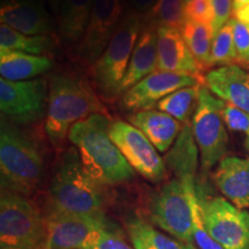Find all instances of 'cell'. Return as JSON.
<instances>
[{"label": "cell", "mask_w": 249, "mask_h": 249, "mask_svg": "<svg viewBox=\"0 0 249 249\" xmlns=\"http://www.w3.org/2000/svg\"><path fill=\"white\" fill-rule=\"evenodd\" d=\"M108 134L135 172L155 183L166 179L167 171L163 158L139 128L123 120L111 121Z\"/></svg>", "instance_id": "obj_10"}, {"label": "cell", "mask_w": 249, "mask_h": 249, "mask_svg": "<svg viewBox=\"0 0 249 249\" xmlns=\"http://www.w3.org/2000/svg\"><path fill=\"white\" fill-rule=\"evenodd\" d=\"M127 229L130 236L141 239L151 249H185L183 242L165 235L141 218L135 217L130 219L127 223Z\"/></svg>", "instance_id": "obj_28"}, {"label": "cell", "mask_w": 249, "mask_h": 249, "mask_svg": "<svg viewBox=\"0 0 249 249\" xmlns=\"http://www.w3.org/2000/svg\"><path fill=\"white\" fill-rule=\"evenodd\" d=\"M205 87L219 97L249 114V73L238 65H229L209 71Z\"/></svg>", "instance_id": "obj_17"}, {"label": "cell", "mask_w": 249, "mask_h": 249, "mask_svg": "<svg viewBox=\"0 0 249 249\" xmlns=\"http://www.w3.org/2000/svg\"><path fill=\"white\" fill-rule=\"evenodd\" d=\"M51 40L46 36H28L1 24L0 26V52L14 51L40 55L48 51Z\"/></svg>", "instance_id": "obj_25"}, {"label": "cell", "mask_w": 249, "mask_h": 249, "mask_svg": "<svg viewBox=\"0 0 249 249\" xmlns=\"http://www.w3.org/2000/svg\"><path fill=\"white\" fill-rule=\"evenodd\" d=\"M93 0H65L59 11V33L68 44L81 43L88 27Z\"/></svg>", "instance_id": "obj_22"}, {"label": "cell", "mask_w": 249, "mask_h": 249, "mask_svg": "<svg viewBox=\"0 0 249 249\" xmlns=\"http://www.w3.org/2000/svg\"><path fill=\"white\" fill-rule=\"evenodd\" d=\"M53 66L51 59L21 52H0V75L8 81H29L46 73Z\"/></svg>", "instance_id": "obj_21"}, {"label": "cell", "mask_w": 249, "mask_h": 249, "mask_svg": "<svg viewBox=\"0 0 249 249\" xmlns=\"http://www.w3.org/2000/svg\"><path fill=\"white\" fill-rule=\"evenodd\" d=\"M238 61L233 40V23L232 18L213 36L211 46L210 67L229 66Z\"/></svg>", "instance_id": "obj_29"}, {"label": "cell", "mask_w": 249, "mask_h": 249, "mask_svg": "<svg viewBox=\"0 0 249 249\" xmlns=\"http://www.w3.org/2000/svg\"><path fill=\"white\" fill-rule=\"evenodd\" d=\"M64 1L65 0H48V2L51 5V7L53 8V11L55 12V13H59V11H60Z\"/></svg>", "instance_id": "obj_39"}, {"label": "cell", "mask_w": 249, "mask_h": 249, "mask_svg": "<svg viewBox=\"0 0 249 249\" xmlns=\"http://www.w3.org/2000/svg\"><path fill=\"white\" fill-rule=\"evenodd\" d=\"M249 5V0H233V13Z\"/></svg>", "instance_id": "obj_38"}, {"label": "cell", "mask_w": 249, "mask_h": 249, "mask_svg": "<svg viewBox=\"0 0 249 249\" xmlns=\"http://www.w3.org/2000/svg\"><path fill=\"white\" fill-rule=\"evenodd\" d=\"M130 239H132V244H133L134 249H151L147 244H145L144 241H142L141 239L136 238V236H130Z\"/></svg>", "instance_id": "obj_37"}, {"label": "cell", "mask_w": 249, "mask_h": 249, "mask_svg": "<svg viewBox=\"0 0 249 249\" xmlns=\"http://www.w3.org/2000/svg\"><path fill=\"white\" fill-rule=\"evenodd\" d=\"M0 249H23V248H18V247H14V246H7V245H0Z\"/></svg>", "instance_id": "obj_40"}, {"label": "cell", "mask_w": 249, "mask_h": 249, "mask_svg": "<svg viewBox=\"0 0 249 249\" xmlns=\"http://www.w3.org/2000/svg\"><path fill=\"white\" fill-rule=\"evenodd\" d=\"M44 174V160L33 140L1 123L0 128V180L1 191L30 196Z\"/></svg>", "instance_id": "obj_4"}, {"label": "cell", "mask_w": 249, "mask_h": 249, "mask_svg": "<svg viewBox=\"0 0 249 249\" xmlns=\"http://www.w3.org/2000/svg\"><path fill=\"white\" fill-rule=\"evenodd\" d=\"M186 21L211 26L213 20L211 0H192L185 5Z\"/></svg>", "instance_id": "obj_31"}, {"label": "cell", "mask_w": 249, "mask_h": 249, "mask_svg": "<svg viewBox=\"0 0 249 249\" xmlns=\"http://www.w3.org/2000/svg\"><path fill=\"white\" fill-rule=\"evenodd\" d=\"M48 204L67 213H104V187L87 172L75 147L62 151L55 161Z\"/></svg>", "instance_id": "obj_3"}, {"label": "cell", "mask_w": 249, "mask_h": 249, "mask_svg": "<svg viewBox=\"0 0 249 249\" xmlns=\"http://www.w3.org/2000/svg\"><path fill=\"white\" fill-rule=\"evenodd\" d=\"M233 15H234L235 20L240 21V22L246 23L249 26V5L245 6L244 8L239 9L238 12L233 13Z\"/></svg>", "instance_id": "obj_36"}, {"label": "cell", "mask_w": 249, "mask_h": 249, "mask_svg": "<svg viewBox=\"0 0 249 249\" xmlns=\"http://www.w3.org/2000/svg\"><path fill=\"white\" fill-rule=\"evenodd\" d=\"M183 245H185V249H198L196 248L193 244H183Z\"/></svg>", "instance_id": "obj_41"}, {"label": "cell", "mask_w": 249, "mask_h": 249, "mask_svg": "<svg viewBox=\"0 0 249 249\" xmlns=\"http://www.w3.org/2000/svg\"><path fill=\"white\" fill-rule=\"evenodd\" d=\"M124 0H93L88 27L80 43V54L91 62L101 57L120 24Z\"/></svg>", "instance_id": "obj_14"}, {"label": "cell", "mask_w": 249, "mask_h": 249, "mask_svg": "<svg viewBox=\"0 0 249 249\" xmlns=\"http://www.w3.org/2000/svg\"><path fill=\"white\" fill-rule=\"evenodd\" d=\"M0 245L23 249L48 247V227L44 213L27 196L1 191Z\"/></svg>", "instance_id": "obj_5"}, {"label": "cell", "mask_w": 249, "mask_h": 249, "mask_svg": "<svg viewBox=\"0 0 249 249\" xmlns=\"http://www.w3.org/2000/svg\"><path fill=\"white\" fill-rule=\"evenodd\" d=\"M213 6V20L211 28L213 35L219 31L230 21V17L233 13V0H211Z\"/></svg>", "instance_id": "obj_34"}, {"label": "cell", "mask_w": 249, "mask_h": 249, "mask_svg": "<svg viewBox=\"0 0 249 249\" xmlns=\"http://www.w3.org/2000/svg\"><path fill=\"white\" fill-rule=\"evenodd\" d=\"M128 121L147 136L158 152L169 150L182 129L180 121L158 110L134 112L128 116Z\"/></svg>", "instance_id": "obj_19"}, {"label": "cell", "mask_w": 249, "mask_h": 249, "mask_svg": "<svg viewBox=\"0 0 249 249\" xmlns=\"http://www.w3.org/2000/svg\"><path fill=\"white\" fill-rule=\"evenodd\" d=\"M44 216L48 227L46 249H85L102 231L116 227L105 213H67L48 203Z\"/></svg>", "instance_id": "obj_9"}, {"label": "cell", "mask_w": 249, "mask_h": 249, "mask_svg": "<svg viewBox=\"0 0 249 249\" xmlns=\"http://www.w3.org/2000/svg\"><path fill=\"white\" fill-rule=\"evenodd\" d=\"M224 101L202 85L191 126L200 154L201 166L209 171L225 157L229 135L223 119Z\"/></svg>", "instance_id": "obj_8"}, {"label": "cell", "mask_w": 249, "mask_h": 249, "mask_svg": "<svg viewBox=\"0 0 249 249\" xmlns=\"http://www.w3.org/2000/svg\"><path fill=\"white\" fill-rule=\"evenodd\" d=\"M142 29L140 14L132 13L123 18L107 49L92 65L93 81L107 97L121 95V85Z\"/></svg>", "instance_id": "obj_7"}, {"label": "cell", "mask_w": 249, "mask_h": 249, "mask_svg": "<svg viewBox=\"0 0 249 249\" xmlns=\"http://www.w3.org/2000/svg\"><path fill=\"white\" fill-rule=\"evenodd\" d=\"M194 76L172 71H156L123 93L121 105L127 111L139 112L151 110L158 102L177 90L200 85Z\"/></svg>", "instance_id": "obj_13"}, {"label": "cell", "mask_w": 249, "mask_h": 249, "mask_svg": "<svg viewBox=\"0 0 249 249\" xmlns=\"http://www.w3.org/2000/svg\"><path fill=\"white\" fill-rule=\"evenodd\" d=\"M197 200L195 179L170 180L150 202L151 222L180 242L193 244V207Z\"/></svg>", "instance_id": "obj_6"}, {"label": "cell", "mask_w": 249, "mask_h": 249, "mask_svg": "<svg viewBox=\"0 0 249 249\" xmlns=\"http://www.w3.org/2000/svg\"><path fill=\"white\" fill-rule=\"evenodd\" d=\"M0 22L28 36H45L50 30L49 15L36 0H11L1 6Z\"/></svg>", "instance_id": "obj_18"}, {"label": "cell", "mask_w": 249, "mask_h": 249, "mask_svg": "<svg viewBox=\"0 0 249 249\" xmlns=\"http://www.w3.org/2000/svg\"><path fill=\"white\" fill-rule=\"evenodd\" d=\"M185 0H158L147 13L149 26L181 29L186 22Z\"/></svg>", "instance_id": "obj_27"}, {"label": "cell", "mask_w": 249, "mask_h": 249, "mask_svg": "<svg viewBox=\"0 0 249 249\" xmlns=\"http://www.w3.org/2000/svg\"><path fill=\"white\" fill-rule=\"evenodd\" d=\"M167 161L176 178L195 179L198 165V148L189 121L182 127L172 150L167 155Z\"/></svg>", "instance_id": "obj_23"}, {"label": "cell", "mask_w": 249, "mask_h": 249, "mask_svg": "<svg viewBox=\"0 0 249 249\" xmlns=\"http://www.w3.org/2000/svg\"><path fill=\"white\" fill-rule=\"evenodd\" d=\"M105 108L91 86L81 77L58 74L50 81L45 133L54 147L68 139L74 124Z\"/></svg>", "instance_id": "obj_2"}, {"label": "cell", "mask_w": 249, "mask_h": 249, "mask_svg": "<svg viewBox=\"0 0 249 249\" xmlns=\"http://www.w3.org/2000/svg\"><path fill=\"white\" fill-rule=\"evenodd\" d=\"M157 71L185 74L202 81L200 68L179 29L157 28Z\"/></svg>", "instance_id": "obj_15"}, {"label": "cell", "mask_w": 249, "mask_h": 249, "mask_svg": "<svg viewBox=\"0 0 249 249\" xmlns=\"http://www.w3.org/2000/svg\"><path fill=\"white\" fill-rule=\"evenodd\" d=\"M200 197L202 216L209 234L224 249H249V213L225 197Z\"/></svg>", "instance_id": "obj_11"}, {"label": "cell", "mask_w": 249, "mask_h": 249, "mask_svg": "<svg viewBox=\"0 0 249 249\" xmlns=\"http://www.w3.org/2000/svg\"><path fill=\"white\" fill-rule=\"evenodd\" d=\"M110 124L105 114L95 113L74 124L68 134L87 172L103 187L120 185L134 177L133 167L110 138Z\"/></svg>", "instance_id": "obj_1"}, {"label": "cell", "mask_w": 249, "mask_h": 249, "mask_svg": "<svg viewBox=\"0 0 249 249\" xmlns=\"http://www.w3.org/2000/svg\"><path fill=\"white\" fill-rule=\"evenodd\" d=\"M46 107V85L43 80L8 81L0 79V110L18 124L39 120Z\"/></svg>", "instance_id": "obj_12"}, {"label": "cell", "mask_w": 249, "mask_h": 249, "mask_svg": "<svg viewBox=\"0 0 249 249\" xmlns=\"http://www.w3.org/2000/svg\"><path fill=\"white\" fill-rule=\"evenodd\" d=\"M156 71H157V28L147 26L142 29L134 48L126 75L121 85V95Z\"/></svg>", "instance_id": "obj_20"}, {"label": "cell", "mask_w": 249, "mask_h": 249, "mask_svg": "<svg viewBox=\"0 0 249 249\" xmlns=\"http://www.w3.org/2000/svg\"><path fill=\"white\" fill-rule=\"evenodd\" d=\"M189 1H192V0H185V2L187 4V2H189Z\"/></svg>", "instance_id": "obj_42"}, {"label": "cell", "mask_w": 249, "mask_h": 249, "mask_svg": "<svg viewBox=\"0 0 249 249\" xmlns=\"http://www.w3.org/2000/svg\"><path fill=\"white\" fill-rule=\"evenodd\" d=\"M222 113L227 128L245 136V147L249 151V114L226 102H224Z\"/></svg>", "instance_id": "obj_30"}, {"label": "cell", "mask_w": 249, "mask_h": 249, "mask_svg": "<svg viewBox=\"0 0 249 249\" xmlns=\"http://www.w3.org/2000/svg\"><path fill=\"white\" fill-rule=\"evenodd\" d=\"M180 31L201 73L209 70L211 46L214 36L211 26L186 21Z\"/></svg>", "instance_id": "obj_24"}, {"label": "cell", "mask_w": 249, "mask_h": 249, "mask_svg": "<svg viewBox=\"0 0 249 249\" xmlns=\"http://www.w3.org/2000/svg\"><path fill=\"white\" fill-rule=\"evenodd\" d=\"M213 181L227 201L239 209H248L249 157L225 156L218 163Z\"/></svg>", "instance_id": "obj_16"}, {"label": "cell", "mask_w": 249, "mask_h": 249, "mask_svg": "<svg viewBox=\"0 0 249 249\" xmlns=\"http://www.w3.org/2000/svg\"><path fill=\"white\" fill-rule=\"evenodd\" d=\"M233 40L238 61L249 64V26L232 18Z\"/></svg>", "instance_id": "obj_33"}, {"label": "cell", "mask_w": 249, "mask_h": 249, "mask_svg": "<svg viewBox=\"0 0 249 249\" xmlns=\"http://www.w3.org/2000/svg\"><path fill=\"white\" fill-rule=\"evenodd\" d=\"M85 249H133V247L124 241L120 232L114 227L102 231Z\"/></svg>", "instance_id": "obj_32"}, {"label": "cell", "mask_w": 249, "mask_h": 249, "mask_svg": "<svg viewBox=\"0 0 249 249\" xmlns=\"http://www.w3.org/2000/svg\"><path fill=\"white\" fill-rule=\"evenodd\" d=\"M135 13H148L158 0H128Z\"/></svg>", "instance_id": "obj_35"}, {"label": "cell", "mask_w": 249, "mask_h": 249, "mask_svg": "<svg viewBox=\"0 0 249 249\" xmlns=\"http://www.w3.org/2000/svg\"><path fill=\"white\" fill-rule=\"evenodd\" d=\"M201 86L200 83V85L177 90L158 102L156 107L158 108V111L170 114L180 123L187 124L193 110L195 111L197 107Z\"/></svg>", "instance_id": "obj_26"}]
</instances>
